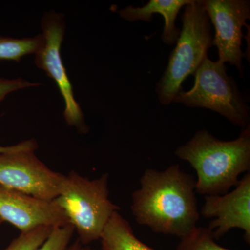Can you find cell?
<instances>
[{
  "instance_id": "6da1fadb",
  "label": "cell",
  "mask_w": 250,
  "mask_h": 250,
  "mask_svg": "<svg viewBox=\"0 0 250 250\" xmlns=\"http://www.w3.org/2000/svg\"><path fill=\"white\" fill-rule=\"evenodd\" d=\"M131 195V210L139 225L154 232L182 238L197 227L196 180L179 164L166 170L148 168Z\"/></svg>"
},
{
  "instance_id": "7a4b0ae2",
  "label": "cell",
  "mask_w": 250,
  "mask_h": 250,
  "mask_svg": "<svg viewBox=\"0 0 250 250\" xmlns=\"http://www.w3.org/2000/svg\"><path fill=\"white\" fill-rule=\"evenodd\" d=\"M174 154L195 169L196 193L225 195L238 185L242 173L250 172V125L236 139L229 141L200 130Z\"/></svg>"
},
{
  "instance_id": "3957f363",
  "label": "cell",
  "mask_w": 250,
  "mask_h": 250,
  "mask_svg": "<svg viewBox=\"0 0 250 250\" xmlns=\"http://www.w3.org/2000/svg\"><path fill=\"white\" fill-rule=\"evenodd\" d=\"M108 178V173L89 179L70 171L64 174L59 195L54 200L84 246L100 240L112 215L121 209L109 199Z\"/></svg>"
},
{
  "instance_id": "277c9868",
  "label": "cell",
  "mask_w": 250,
  "mask_h": 250,
  "mask_svg": "<svg viewBox=\"0 0 250 250\" xmlns=\"http://www.w3.org/2000/svg\"><path fill=\"white\" fill-rule=\"evenodd\" d=\"M182 29L166 67L156 87L161 104L168 105L182 91V83L201 66L212 45L209 18L200 1L184 7Z\"/></svg>"
},
{
  "instance_id": "5b68a950",
  "label": "cell",
  "mask_w": 250,
  "mask_h": 250,
  "mask_svg": "<svg viewBox=\"0 0 250 250\" xmlns=\"http://www.w3.org/2000/svg\"><path fill=\"white\" fill-rule=\"evenodd\" d=\"M195 83L188 91L183 90L174 103L190 108H204L217 112L240 127L250 125V108L225 64L207 57L195 72Z\"/></svg>"
},
{
  "instance_id": "8992f818",
  "label": "cell",
  "mask_w": 250,
  "mask_h": 250,
  "mask_svg": "<svg viewBox=\"0 0 250 250\" xmlns=\"http://www.w3.org/2000/svg\"><path fill=\"white\" fill-rule=\"evenodd\" d=\"M41 27L42 42L34 54L36 66L43 70L58 87L65 103L63 118L67 125L76 128L79 132L85 134L89 128L85 123L84 114L75 99L71 82L61 56L66 28L63 16L54 10L49 11L42 16Z\"/></svg>"
},
{
  "instance_id": "52a82bcc",
  "label": "cell",
  "mask_w": 250,
  "mask_h": 250,
  "mask_svg": "<svg viewBox=\"0 0 250 250\" xmlns=\"http://www.w3.org/2000/svg\"><path fill=\"white\" fill-rule=\"evenodd\" d=\"M63 175L51 170L34 151L0 154V186L39 200L53 201Z\"/></svg>"
},
{
  "instance_id": "ba28073f",
  "label": "cell",
  "mask_w": 250,
  "mask_h": 250,
  "mask_svg": "<svg viewBox=\"0 0 250 250\" xmlns=\"http://www.w3.org/2000/svg\"><path fill=\"white\" fill-rule=\"evenodd\" d=\"M210 22L214 26L215 34L212 45L218 49L220 63L231 64L243 75L242 50L243 27L250 19L249 0H200Z\"/></svg>"
},
{
  "instance_id": "9c48e42d",
  "label": "cell",
  "mask_w": 250,
  "mask_h": 250,
  "mask_svg": "<svg viewBox=\"0 0 250 250\" xmlns=\"http://www.w3.org/2000/svg\"><path fill=\"white\" fill-rule=\"evenodd\" d=\"M200 213L214 218L208 228L214 239L219 240L231 229L244 231L246 243H250V172L239 180L232 191L223 195H206Z\"/></svg>"
},
{
  "instance_id": "30bf717a",
  "label": "cell",
  "mask_w": 250,
  "mask_h": 250,
  "mask_svg": "<svg viewBox=\"0 0 250 250\" xmlns=\"http://www.w3.org/2000/svg\"><path fill=\"white\" fill-rule=\"evenodd\" d=\"M0 217L25 232L39 226L62 227L69 224L63 210L53 201L39 200L0 186Z\"/></svg>"
},
{
  "instance_id": "8fae6325",
  "label": "cell",
  "mask_w": 250,
  "mask_h": 250,
  "mask_svg": "<svg viewBox=\"0 0 250 250\" xmlns=\"http://www.w3.org/2000/svg\"><path fill=\"white\" fill-rule=\"evenodd\" d=\"M194 0H150L141 7L127 6L119 11L120 16L129 22H151L154 14L161 15L165 21L163 31V42L174 45L178 40L180 29L176 27V20L182 7L191 4Z\"/></svg>"
},
{
  "instance_id": "7c38bea8",
  "label": "cell",
  "mask_w": 250,
  "mask_h": 250,
  "mask_svg": "<svg viewBox=\"0 0 250 250\" xmlns=\"http://www.w3.org/2000/svg\"><path fill=\"white\" fill-rule=\"evenodd\" d=\"M100 240L101 250H154L135 236L129 222L118 211L110 218Z\"/></svg>"
},
{
  "instance_id": "4fadbf2b",
  "label": "cell",
  "mask_w": 250,
  "mask_h": 250,
  "mask_svg": "<svg viewBox=\"0 0 250 250\" xmlns=\"http://www.w3.org/2000/svg\"><path fill=\"white\" fill-rule=\"evenodd\" d=\"M42 42L41 34L22 39L0 35V61L20 62L25 56L34 55Z\"/></svg>"
},
{
  "instance_id": "5bb4252c",
  "label": "cell",
  "mask_w": 250,
  "mask_h": 250,
  "mask_svg": "<svg viewBox=\"0 0 250 250\" xmlns=\"http://www.w3.org/2000/svg\"><path fill=\"white\" fill-rule=\"evenodd\" d=\"M175 250H232L215 243L211 230L207 227H195L181 238Z\"/></svg>"
},
{
  "instance_id": "9a60e30c",
  "label": "cell",
  "mask_w": 250,
  "mask_h": 250,
  "mask_svg": "<svg viewBox=\"0 0 250 250\" xmlns=\"http://www.w3.org/2000/svg\"><path fill=\"white\" fill-rule=\"evenodd\" d=\"M53 228L50 226H39L25 232H21L3 250H36L47 240Z\"/></svg>"
},
{
  "instance_id": "2e32d148",
  "label": "cell",
  "mask_w": 250,
  "mask_h": 250,
  "mask_svg": "<svg viewBox=\"0 0 250 250\" xmlns=\"http://www.w3.org/2000/svg\"><path fill=\"white\" fill-rule=\"evenodd\" d=\"M75 231L70 224L54 228L47 240L36 250H67Z\"/></svg>"
},
{
  "instance_id": "e0dca14e",
  "label": "cell",
  "mask_w": 250,
  "mask_h": 250,
  "mask_svg": "<svg viewBox=\"0 0 250 250\" xmlns=\"http://www.w3.org/2000/svg\"><path fill=\"white\" fill-rule=\"evenodd\" d=\"M40 85V83L31 82L22 78H0V102L3 101L9 94Z\"/></svg>"
},
{
  "instance_id": "ac0fdd59",
  "label": "cell",
  "mask_w": 250,
  "mask_h": 250,
  "mask_svg": "<svg viewBox=\"0 0 250 250\" xmlns=\"http://www.w3.org/2000/svg\"><path fill=\"white\" fill-rule=\"evenodd\" d=\"M38 147H39V145L35 139H28L13 146H0V154L18 152V151H34L35 152Z\"/></svg>"
},
{
  "instance_id": "d6986e66",
  "label": "cell",
  "mask_w": 250,
  "mask_h": 250,
  "mask_svg": "<svg viewBox=\"0 0 250 250\" xmlns=\"http://www.w3.org/2000/svg\"><path fill=\"white\" fill-rule=\"evenodd\" d=\"M67 250H98L93 249L88 246L82 245L78 240H76L72 244L70 245Z\"/></svg>"
},
{
  "instance_id": "ffe728a7",
  "label": "cell",
  "mask_w": 250,
  "mask_h": 250,
  "mask_svg": "<svg viewBox=\"0 0 250 250\" xmlns=\"http://www.w3.org/2000/svg\"><path fill=\"white\" fill-rule=\"evenodd\" d=\"M4 223V220H2V219L1 218V217H0V226H1V224Z\"/></svg>"
}]
</instances>
